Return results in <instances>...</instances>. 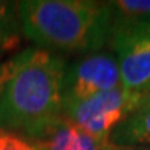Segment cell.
<instances>
[{"label": "cell", "mask_w": 150, "mask_h": 150, "mask_svg": "<svg viewBox=\"0 0 150 150\" xmlns=\"http://www.w3.org/2000/svg\"><path fill=\"white\" fill-rule=\"evenodd\" d=\"M109 150H150V149H144V147H118V146H112Z\"/></svg>", "instance_id": "obj_12"}, {"label": "cell", "mask_w": 150, "mask_h": 150, "mask_svg": "<svg viewBox=\"0 0 150 150\" xmlns=\"http://www.w3.org/2000/svg\"><path fill=\"white\" fill-rule=\"evenodd\" d=\"M66 63L28 47L0 64V129L34 139L63 117Z\"/></svg>", "instance_id": "obj_1"}, {"label": "cell", "mask_w": 150, "mask_h": 150, "mask_svg": "<svg viewBox=\"0 0 150 150\" xmlns=\"http://www.w3.org/2000/svg\"><path fill=\"white\" fill-rule=\"evenodd\" d=\"M120 86L121 75L117 58L110 54L87 55L66 67L63 87L64 106L117 89Z\"/></svg>", "instance_id": "obj_4"}, {"label": "cell", "mask_w": 150, "mask_h": 150, "mask_svg": "<svg viewBox=\"0 0 150 150\" xmlns=\"http://www.w3.org/2000/svg\"><path fill=\"white\" fill-rule=\"evenodd\" d=\"M109 142L118 147H141L150 144V109H139L127 117L112 132Z\"/></svg>", "instance_id": "obj_8"}, {"label": "cell", "mask_w": 150, "mask_h": 150, "mask_svg": "<svg viewBox=\"0 0 150 150\" xmlns=\"http://www.w3.org/2000/svg\"><path fill=\"white\" fill-rule=\"evenodd\" d=\"M141 93H150V83H149V84L144 87V89L141 91Z\"/></svg>", "instance_id": "obj_13"}, {"label": "cell", "mask_w": 150, "mask_h": 150, "mask_svg": "<svg viewBox=\"0 0 150 150\" xmlns=\"http://www.w3.org/2000/svg\"><path fill=\"white\" fill-rule=\"evenodd\" d=\"M139 92H132L120 86L78 103L66 104L63 117L84 133L101 141H109L115 129L139 109Z\"/></svg>", "instance_id": "obj_3"}, {"label": "cell", "mask_w": 150, "mask_h": 150, "mask_svg": "<svg viewBox=\"0 0 150 150\" xmlns=\"http://www.w3.org/2000/svg\"><path fill=\"white\" fill-rule=\"evenodd\" d=\"M0 150H38V147L23 135L0 129Z\"/></svg>", "instance_id": "obj_10"}, {"label": "cell", "mask_w": 150, "mask_h": 150, "mask_svg": "<svg viewBox=\"0 0 150 150\" xmlns=\"http://www.w3.org/2000/svg\"><path fill=\"white\" fill-rule=\"evenodd\" d=\"M18 2L0 0V54L16 52L22 45Z\"/></svg>", "instance_id": "obj_9"}, {"label": "cell", "mask_w": 150, "mask_h": 150, "mask_svg": "<svg viewBox=\"0 0 150 150\" xmlns=\"http://www.w3.org/2000/svg\"><path fill=\"white\" fill-rule=\"evenodd\" d=\"M38 150H109L110 142L84 133L81 129L61 117L34 139Z\"/></svg>", "instance_id": "obj_6"}, {"label": "cell", "mask_w": 150, "mask_h": 150, "mask_svg": "<svg viewBox=\"0 0 150 150\" xmlns=\"http://www.w3.org/2000/svg\"><path fill=\"white\" fill-rule=\"evenodd\" d=\"M107 45L117 54L121 86L141 92L150 83V26L113 32Z\"/></svg>", "instance_id": "obj_5"}, {"label": "cell", "mask_w": 150, "mask_h": 150, "mask_svg": "<svg viewBox=\"0 0 150 150\" xmlns=\"http://www.w3.org/2000/svg\"><path fill=\"white\" fill-rule=\"evenodd\" d=\"M139 109H150V93H141ZM139 109H138V110H139Z\"/></svg>", "instance_id": "obj_11"}, {"label": "cell", "mask_w": 150, "mask_h": 150, "mask_svg": "<svg viewBox=\"0 0 150 150\" xmlns=\"http://www.w3.org/2000/svg\"><path fill=\"white\" fill-rule=\"evenodd\" d=\"M18 16L23 35L49 52H95L110 38L107 2L23 0Z\"/></svg>", "instance_id": "obj_2"}, {"label": "cell", "mask_w": 150, "mask_h": 150, "mask_svg": "<svg viewBox=\"0 0 150 150\" xmlns=\"http://www.w3.org/2000/svg\"><path fill=\"white\" fill-rule=\"evenodd\" d=\"M107 5L110 9V35L150 26V0H115Z\"/></svg>", "instance_id": "obj_7"}]
</instances>
